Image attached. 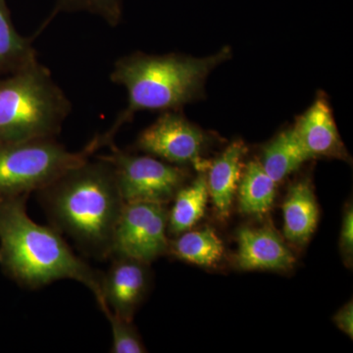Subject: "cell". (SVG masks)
<instances>
[{
  "mask_svg": "<svg viewBox=\"0 0 353 353\" xmlns=\"http://www.w3.org/2000/svg\"><path fill=\"white\" fill-rule=\"evenodd\" d=\"M340 250L343 262L347 267L353 262V208L352 203L345 206L341 222L340 234Z\"/></svg>",
  "mask_w": 353,
  "mask_h": 353,
  "instance_id": "cell-21",
  "label": "cell"
},
{
  "mask_svg": "<svg viewBox=\"0 0 353 353\" xmlns=\"http://www.w3.org/2000/svg\"><path fill=\"white\" fill-rule=\"evenodd\" d=\"M246 152L248 150L243 141H234L214 160L208 162L205 176L209 197L216 212L222 219L229 217L231 212L245 166L243 159Z\"/></svg>",
  "mask_w": 353,
  "mask_h": 353,
  "instance_id": "cell-12",
  "label": "cell"
},
{
  "mask_svg": "<svg viewBox=\"0 0 353 353\" xmlns=\"http://www.w3.org/2000/svg\"><path fill=\"white\" fill-rule=\"evenodd\" d=\"M38 194L51 226L70 236L88 256L110 259L125 201L108 160L102 155L90 158Z\"/></svg>",
  "mask_w": 353,
  "mask_h": 353,
  "instance_id": "cell-1",
  "label": "cell"
},
{
  "mask_svg": "<svg viewBox=\"0 0 353 353\" xmlns=\"http://www.w3.org/2000/svg\"><path fill=\"white\" fill-rule=\"evenodd\" d=\"M71 111L64 90L39 62L0 77V148L57 138Z\"/></svg>",
  "mask_w": 353,
  "mask_h": 353,
  "instance_id": "cell-4",
  "label": "cell"
},
{
  "mask_svg": "<svg viewBox=\"0 0 353 353\" xmlns=\"http://www.w3.org/2000/svg\"><path fill=\"white\" fill-rule=\"evenodd\" d=\"M236 264L245 271H290L296 257L271 227H245L236 233Z\"/></svg>",
  "mask_w": 353,
  "mask_h": 353,
  "instance_id": "cell-11",
  "label": "cell"
},
{
  "mask_svg": "<svg viewBox=\"0 0 353 353\" xmlns=\"http://www.w3.org/2000/svg\"><path fill=\"white\" fill-rule=\"evenodd\" d=\"M333 322L341 332L347 334L350 339L353 338V303L352 301L345 303L334 315Z\"/></svg>",
  "mask_w": 353,
  "mask_h": 353,
  "instance_id": "cell-22",
  "label": "cell"
},
{
  "mask_svg": "<svg viewBox=\"0 0 353 353\" xmlns=\"http://www.w3.org/2000/svg\"><path fill=\"white\" fill-rule=\"evenodd\" d=\"M230 46L205 57L179 53L155 55L132 52L113 65L110 81L126 90L127 106L108 131L101 134L104 145L114 143L121 128L141 111L181 110L204 97L206 80L213 70L231 59Z\"/></svg>",
  "mask_w": 353,
  "mask_h": 353,
  "instance_id": "cell-2",
  "label": "cell"
},
{
  "mask_svg": "<svg viewBox=\"0 0 353 353\" xmlns=\"http://www.w3.org/2000/svg\"><path fill=\"white\" fill-rule=\"evenodd\" d=\"M209 199L205 172H201L192 183L183 185L168 210V233L173 236L192 230L203 217Z\"/></svg>",
  "mask_w": 353,
  "mask_h": 353,
  "instance_id": "cell-17",
  "label": "cell"
},
{
  "mask_svg": "<svg viewBox=\"0 0 353 353\" xmlns=\"http://www.w3.org/2000/svg\"><path fill=\"white\" fill-rule=\"evenodd\" d=\"M37 62L32 39L16 30L6 0H0V77L17 73Z\"/></svg>",
  "mask_w": 353,
  "mask_h": 353,
  "instance_id": "cell-15",
  "label": "cell"
},
{
  "mask_svg": "<svg viewBox=\"0 0 353 353\" xmlns=\"http://www.w3.org/2000/svg\"><path fill=\"white\" fill-rule=\"evenodd\" d=\"M110 267L102 276L101 307L132 320L150 287L148 263L128 257L113 256Z\"/></svg>",
  "mask_w": 353,
  "mask_h": 353,
  "instance_id": "cell-9",
  "label": "cell"
},
{
  "mask_svg": "<svg viewBox=\"0 0 353 353\" xmlns=\"http://www.w3.org/2000/svg\"><path fill=\"white\" fill-rule=\"evenodd\" d=\"M292 129L311 160L332 158L350 162V154L324 94L319 92L312 104L297 117Z\"/></svg>",
  "mask_w": 353,
  "mask_h": 353,
  "instance_id": "cell-10",
  "label": "cell"
},
{
  "mask_svg": "<svg viewBox=\"0 0 353 353\" xmlns=\"http://www.w3.org/2000/svg\"><path fill=\"white\" fill-rule=\"evenodd\" d=\"M278 183L262 168L259 160H252L243 166L236 196L239 210L243 214L263 216L271 210L275 201Z\"/></svg>",
  "mask_w": 353,
  "mask_h": 353,
  "instance_id": "cell-16",
  "label": "cell"
},
{
  "mask_svg": "<svg viewBox=\"0 0 353 353\" xmlns=\"http://www.w3.org/2000/svg\"><path fill=\"white\" fill-rule=\"evenodd\" d=\"M310 160L290 128L281 132L262 148L259 161L272 180L279 183Z\"/></svg>",
  "mask_w": 353,
  "mask_h": 353,
  "instance_id": "cell-14",
  "label": "cell"
},
{
  "mask_svg": "<svg viewBox=\"0 0 353 353\" xmlns=\"http://www.w3.org/2000/svg\"><path fill=\"white\" fill-rule=\"evenodd\" d=\"M212 137L185 117L180 110L164 111L141 132L134 148L178 166H194L205 172L204 152Z\"/></svg>",
  "mask_w": 353,
  "mask_h": 353,
  "instance_id": "cell-7",
  "label": "cell"
},
{
  "mask_svg": "<svg viewBox=\"0 0 353 353\" xmlns=\"http://www.w3.org/2000/svg\"><path fill=\"white\" fill-rule=\"evenodd\" d=\"M224 252L222 240L209 227L183 232L169 243L168 253L174 257L201 267L216 266L224 256Z\"/></svg>",
  "mask_w": 353,
  "mask_h": 353,
  "instance_id": "cell-18",
  "label": "cell"
},
{
  "mask_svg": "<svg viewBox=\"0 0 353 353\" xmlns=\"http://www.w3.org/2000/svg\"><path fill=\"white\" fill-rule=\"evenodd\" d=\"M29 196L0 199V267L21 287L37 290L70 279L92 290L102 301L103 273L74 253L52 226L32 221L27 212Z\"/></svg>",
  "mask_w": 353,
  "mask_h": 353,
  "instance_id": "cell-3",
  "label": "cell"
},
{
  "mask_svg": "<svg viewBox=\"0 0 353 353\" xmlns=\"http://www.w3.org/2000/svg\"><path fill=\"white\" fill-rule=\"evenodd\" d=\"M283 232L290 243L303 245L315 233L319 206L308 179L292 183L283 203Z\"/></svg>",
  "mask_w": 353,
  "mask_h": 353,
  "instance_id": "cell-13",
  "label": "cell"
},
{
  "mask_svg": "<svg viewBox=\"0 0 353 353\" xmlns=\"http://www.w3.org/2000/svg\"><path fill=\"white\" fill-rule=\"evenodd\" d=\"M103 313L110 323L111 332H112L111 352L143 353L148 352L141 336H139L138 330L132 324V320L115 315L108 308H106Z\"/></svg>",
  "mask_w": 353,
  "mask_h": 353,
  "instance_id": "cell-19",
  "label": "cell"
},
{
  "mask_svg": "<svg viewBox=\"0 0 353 353\" xmlns=\"http://www.w3.org/2000/svg\"><path fill=\"white\" fill-rule=\"evenodd\" d=\"M64 11H85L101 17L110 27H117L123 18V0H57Z\"/></svg>",
  "mask_w": 353,
  "mask_h": 353,
  "instance_id": "cell-20",
  "label": "cell"
},
{
  "mask_svg": "<svg viewBox=\"0 0 353 353\" xmlns=\"http://www.w3.org/2000/svg\"><path fill=\"white\" fill-rule=\"evenodd\" d=\"M167 233L166 204L125 202L114 232L111 257H128L152 263L168 253L170 241Z\"/></svg>",
  "mask_w": 353,
  "mask_h": 353,
  "instance_id": "cell-8",
  "label": "cell"
},
{
  "mask_svg": "<svg viewBox=\"0 0 353 353\" xmlns=\"http://www.w3.org/2000/svg\"><path fill=\"white\" fill-rule=\"evenodd\" d=\"M111 152L102 155L112 166L116 182L125 202L145 201L167 204L187 183L185 167L163 161L152 155L134 154L114 143Z\"/></svg>",
  "mask_w": 353,
  "mask_h": 353,
  "instance_id": "cell-6",
  "label": "cell"
},
{
  "mask_svg": "<svg viewBox=\"0 0 353 353\" xmlns=\"http://www.w3.org/2000/svg\"><path fill=\"white\" fill-rule=\"evenodd\" d=\"M102 148L101 134H97L79 152H70L57 138L0 148V199L30 196L44 189Z\"/></svg>",
  "mask_w": 353,
  "mask_h": 353,
  "instance_id": "cell-5",
  "label": "cell"
}]
</instances>
